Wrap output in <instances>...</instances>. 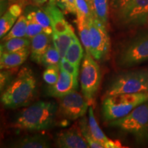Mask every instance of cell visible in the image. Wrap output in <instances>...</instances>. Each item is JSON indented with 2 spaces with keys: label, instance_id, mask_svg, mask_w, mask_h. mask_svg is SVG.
<instances>
[{
  "label": "cell",
  "instance_id": "484cf974",
  "mask_svg": "<svg viewBox=\"0 0 148 148\" xmlns=\"http://www.w3.org/2000/svg\"><path fill=\"white\" fill-rule=\"evenodd\" d=\"M17 19L18 17L14 15L8 10L1 15L0 18V38H2L8 34Z\"/></svg>",
  "mask_w": 148,
  "mask_h": 148
},
{
  "label": "cell",
  "instance_id": "9c48e42d",
  "mask_svg": "<svg viewBox=\"0 0 148 148\" xmlns=\"http://www.w3.org/2000/svg\"><path fill=\"white\" fill-rule=\"evenodd\" d=\"M90 34V55L96 60L104 59L110 52V40L106 26L93 16L88 18Z\"/></svg>",
  "mask_w": 148,
  "mask_h": 148
},
{
  "label": "cell",
  "instance_id": "30bf717a",
  "mask_svg": "<svg viewBox=\"0 0 148 148\" xmlns=\"http://www.w3.org/2000/svg\"><path fill=\"white\" fill-rule=\"evenodd\" d=\"M57 99H58V112L64 119L76 120L82 118L89 108V103L83 94L76 90Z\"/></svg>",
  "mask_w": 148,
  "mask_h": 148
},
{
  "label": "cell",
  "instance_id": "5b68a950",
  "mask_svg": "<svg viewBox=\"0 0 148 148\" xmlns=\"http://www.w3.org/2000/svg\"><path fill=\"white\" fill-rule=\"evenodd\" d=\"M148 61V29L142 31L125 42L116 55V65L130 68Z\"/></svg>",
  "mask_w": 148,
  "mask_h": 148
},
{
  "label": "cell",
  "instance_id": "4fadbf2b",
  "mask_svg": "<svg viewBox=\"0 0 148 148\" xmlns=\"http://www.w3.org/2000/svg\"><path fill=\"white\" fill-rule=\"evenodd\" d=\"M42 9L49 17L53 33L63 34L73 30V27L64 18V12L54 3L48 1L47 4L44 5Z\"/></svg>",
  "mask_w": 148,
  "mask_h": 148
},
{
  "label": "cell",
  "instance_id": "52a82bcc",
  "mask_svg": "<svg viewBox=\"0 0 148 148\" xmlns=\"http://www.w3.org/2000/svg\"><path fill=\"white\" fill-rule=\"evenodd\" d=\"M113 12L116 24L124 28L148 25V0H128Z\"/></svg>",
  "mask_w": 148,
  "mask_h": 148
},
{
  "label": "cell",
  "instance_id": "4dcf8cb0",
  "mask_svg": "<svg viewBox=\"0 0 148 148\" xmlns=\"http://www.w3.org/2000/svg\"><path fill=\"white\" fill-rule=\"evenodd\" d=\"M14 69H2L0 73V90L2 92L12 82Z\"/></svg>",
  "mask_w": 148,
  "mask_h": 148
},
{
  "label": "cell",
  "instance_id": "ac0fdd59",
  "mask_svg": "<svg viewBox=\"0 0 148 148\" xmlns=\"http://www.w3.org/2000/svg\"><path fill=\"white\" fill-rule=\"evenodd\" d=\"M91 16H93L107 27L109 19L110 0H87Z\"/></svg>",
  "mask_w": 148,
  "mask_h": 148
},
{
  "label": "cell",
  "instance_id": "9a60e30c",
  "mask_svg": "<svg viewBox=\"0 0 148 148\" xmlns=\"http://www.w3.org/2000/svg\"><path fill=\"white\" fill-rule=\"evenodd\" d=\"M30 54V47L14 52H3L0 56V68L2 69H16L22 65Z\"/></svg>",
  "mask_w": 148,
  "mask_h": 148
},
{
  "label": "cell",
  "instance_id": "5bb4252c",
  "mask_svg": "<svg viewBox=\"0 0 148 148\" xmlns=\"http://www.w3.org/2000/svg\"><path fill=\"white\" fill-rule=\"evenodd\" d=\"M88 123L92 136L96 140L102 144L105 148H119L123 147L119 140L110 139L103 133L98 124L97 120L95 119L93 108L91 106L88 108Z\"/></svg>",
  "mask_w": 148,
  "mask_h": 148
},
{
  "label": "cell",
  "instance_id": "44dd1931",
  "mask_svg": "<svg viewBox=\"0 0 148 148\" xmlns=\"http://www.w3.org/2000/svg\"><path fill=\"white\" fill-rule=\"evenodd\" d=\"M31 40L25 37L12 38L8 40L1 42V53L14 52L27 47H30Z\"/></svg>",
  "mask_w": 148,
  "mask_h": 148
},
{
  "label": "cell",
  "instance_id": "d6986e66",
  "mask_svg": "<svg viewBox=\"0 0 148 148\" xmlns=\"http://www.w3.org/2000/svg\"><path fill=\"white\" fill-rule=\"evenodd\" d=\"M75 23L77 25L81 42L85 49V52L90 54V34L88 19L86 16L77 14Z\"/></svg>",
  "mask_w": 148,
  "mask_h": 148
},
{
  "label": "cell",
  "instance_id": "d6a6232c",
  "mask_svg": "<svg viewBox=\"0 0 148 148\" xmlns=\"http://www.w3.org/2000/svg\"><path fill=\"white\" fill-rule=\"evenodd\" d=\"M75 4L76 7L77 14H82L86 16L88 19L91 16L90 10L87 0H75Z\"/></svg>",
  "mask_w": 148,
  "mask_h": 148
},
{
  "label": "cell",
  "instance_id": "2e32d148",
  "mask_svg": "<svg viewBox=\"0 0 148 148\" xmlns=\"http://www.w3.org/2000/svg\"><path fill=\"white\" fill-rule=\"evenodd\" d=\"M8 146L14 148H48L50 147L51 143L46 135L36 134L12 140Z\"/></svg>",
  "mask_w": 148,
  "mask_h": 148
},
{
  "label": "cell",
  "instance_id": "ba28073f",
  "mask_svg": "<svg viewBox=\"0 0 148 148\" xmlns=\"http://www.w3.org/2000/svg\"><path fill=\"white\" fill-rule=\"evenodd\" d=\"M101 79V74L99 64L91 55L85 53L81 64L79 82L82 93L89 105L93 102Z\"/></svg>",
  "mask_w": 148,
  "mask_h": 148
},
{
  "label": "cell",
  "instance_id": "f1b7e54d",
  "mask_svg": "<svg viewBox=\"0 0 148 148\" xmlns=\"http://www.w3.org/2000/svg\"><path fill=\"white\" fill-rule=\"evenodd\" d=\"M27 17V32L26 36L27 38H32L36 35L40 33L43 32V29L40 25L37 23V21L32 17V16L29 13L26 15Z\"/></svg>",
  "mask_w": 148,
  "mask_h": 148
},
{
  "label": "cell",
  "instance_id": "e575fe53",
  "mask_svg": "<svg viewBox=\"0 0 148 148\" xmlns=\"http://www.w3.org/2000/svg\"><path fill=\"white\" fill-rule=\"evenodd\" d=\"M30 1L36 6H41V5L45 4L46 2H47L49 0H30Z\"/></svg>",
  "mask_w": 148,
  "mask_h": 148
},
{
  "label": "cell",
  "instance_id": "836d02e7",
  "mask_svg": "<svg viewBox=\"0 0 148 148\" xmlns=\"http://www.w3.org/2000/svg\"><path fill=\"white\" fill-rule=\"evenodd\" d=\"M128 0H110V7L112 11H114L123 5Z\"/></svg>",
  "mask_w": 148,
  "mask_h": 148
},
{
  "label": "cell",
  "instance_id": "d4e9b609",
  "mask_svg": "<svg viewBox=\"0 0 148 148\" xmlns=\"http://www.w3.org/2000/svg\"><path fill=\"white\" fill-rule=\"evenodd\" d=\"M60 60L61 57L58 49L53 43H51L42 56L41 64L46 67L52 65H59Z\"/></svg>",
  "mask_w": 148,
  "mask_h": 148
},
{
  "label": "cell",
  "instance_id": "8fae6325",
  "mask_svg": "<svg viewBox=\"0 0 148 148\" xmlns=\"http://www.w3.org/2000/svg\"><path fill=\"white\" fill-rule=\"evenodd\" d=\"M55 143L57 147L60 148L90 147L79 127L76 125L58 133L55 138Z\"/></svg>",
  "mask_w": 148,
  "mask_h": 148
},
{
  "label": "cell",
  "instance_id": "4316f807",
  "mask_svg": "<svg viewBox=\"0 0 148 148\" xmlns=\"http://www.w3.org/2000/svg\"><path fill=\"white\" fill-rule=\"evenodd\" d=\"M79 127L80 128L81 132L83 136L85 138V139L86 140L87 143L89 145L90 147L91 148H105L102 144L99 142H98L97 140H96L95 138H93V136H92L91 133H90L89 127H88V121L86 120V117H82V119L79 120Z\"/></svg>",
  "mask_w": 148,
  "mask_h": 148
},
{
  "label": "cell",
  "instance_id": "3957f363",
  "mask_svg": "<svg viewBox=\"0 0 148 148\" xmlns=\"http://www.w3.org/2000/svg\"><path fill=\"white\" fill-rule=\"evenodd\" d=\"M147 101L148 92L106 96L101 105L103 119L106 122L120 119Z\"/></svg>",
  "mask_w": 148,
  "mask_h": 148
},
{
  "label": "cell",
  "instance_id": "83f0119b",
  "mask_svg": "<svg viewBox=\"0 0 148 148\" xmlns=\"http://www.w3.org/2000/svg\"><path fill=\"white\" fill-rule=\"evenodd\" d=\"M60 75L59 65H52L46 67V69L42 74L43 80L48 85H53L58 81Z\"/></svg>",
  "mask_w": 148,
  "mask_h": 148
},
{
  "label": "cell",
  "instance_id": "7402d4cb",
  "mask_svg": "<svg viewBox=\"0 0 148 148\" xmlns=\"http://www.w3.org/2000/svg\"><path fill=\"white\" fill-rule=\"evenodd\" d=\"M82 42L79 41L78 38L76 36L72 42L71 45L68 48L65 58L70 62L74 65L79 67L81 61L84 58V49L82 47Z\"/></svg>",
  "mask_w": 148,
  "mask_h": 148
},
{
  "label": "cell",
  "instance_id": "1f68e13d",
  "mask_svg": "<svg viewBox=\"0 0 148 148\" xmlns=\"http://www.w3.org/2000/svg\"><path fill=\"white\" fill-rule=\"evenodd\" d=\"M59 67H60V69H63L66 72H68L71 75H73L75 78H78L79 67H77V66L74 65L69 60H66L65 58H61L60 63H59Z\"/></svg>",
  "mask_w": 148,
  "mask_h": 148
},
{
  "label": "cell",
  "instance_id": "cb8c5ba5",
  "mask_svg": "<svg viewBox=\"0 0 148 148\" xmlns=\"http://www.w3.org/2000/svg\"><path fill=\"white\" fill-rule=\"evenodd\" d=\"M27 32V17L26 16L21 14L13 27L11 28L8 34L1 38V42L8 40L12 38H18V37H25L26 36Z\"/></svg>",
  "mask_w": 148,
  "mask_h": 148
},
{
  "label": "cell",
  "instance_id": "7c38bea8",
  "mask_svg": "<svg viewBox=\"0 0 148 148\" xmlns=\"http://www.w3.org/2000/svg\"><path fill=\"white\" fill-rule=\"evenodd\" d=\"M77 87V79L64 70L60 69L58 81L53 85H49L47 88V94L50 97L58 98L76 90Z\"/></svg>",
  "mask_w": 148,
  "mask_h": 148
},
{
  "label": "cell",
  "instance_id": "6da1fadb",
  "mask_svg": "<svg viewBox=\"0 0 148 148\" xmlns=\"http://www.w3.org/2000/svg\"><path fill=\"white\" fill-rule=\"evenodd\" d=\"M36 88L34 73L29 67L23 66L1 92V102L5 108L8 109L28 106L36 96Z\"/></svg>",
  "mask_w": 148,
  "mask_h": 148
},
{
  "label": "cell",
  "instance_id": "f546056e",
  "mask_svg": "<svg viewBox=\"0 0 148 148\" xmlns=\"http://www.w3.org/2000/svg\"><path fill=\"white\" fill-rule=\"evenodd\" d=\"M58 6L64 13H69L76 15L77 10L75 0H49Z\"/></svg>",
  "mask_w": 148,
  "mask_h": 148
},
{
  "label": "cell",
  "instance_id": "ffe728a7",
  "mask_svg": "<svg viewBox=\"0 0 148 148\" xmlns=\"http://www.w3.org/2000/svg\"><path fill=\"white\" fill-rule=\"evenodd\" d=\"M51 37H52L53 45L58 49L61 58H63L65 57L68 48L71 45L74 38L76 37V35L74 32V29H73V30L63 33V34L53 33Z\"/></svg>",
  "mask_w": 148,
  "mask_h": 148
},
{
  "label": "cell",
  "instance_id": "277c9868",
  "mask_svg": "<svg viewBox=\"0 0 148 148\" xmlns=\"http://www.w3.org/2000/svg\"><path fill=\"white\" fill-rule=\"evenodd\" d=\"M109 126L131 134L136 142L144 144L148 142V101L120 119L108 122Z\"/></svg>",
  "mask_w": 148,
  "mask_h": 148
},
{
  "label": "cell",
  "instance_id": "d590c367",
  "mask_svg": "<svg viewBox=\"0 0 148 148\" xmlns=\"http://www.w3.org/2000/svg\"><path fill=\"white\" fill-rule=\"evenodd\" d=\"M6 1H8V2H10V3H19V2H22V1L23 0H6Z\"/></svg>",
  "mask_w": 148,
  "mask_h": 148
},
{
  "label": "cell",
  "instance_id": "e0dca14e",
  "mask_svg": "<svg viewBox=\"0 0 148 148\" xmlns=\"http://www.w3.org/2000/svg\"><path fill=\"white\" fill-rule=\"evenodd\" d=\"M50 36L43 32L30 39V58L36 63H41L42 56L51 44Z\"/></svg>",
  "mask_w": 148,
  "mask_h": 148
},
{
  "label": "cell",
  "instance_id": "7a4b0ae2",
  "mask_svg": "<svg viewBox=\"0 0 148 148\" xmlns=\"http://www.w3.org/2000/svg\"><path fill=\"white\" fill-rule=\"evenodd\" d=\"M56 112H58V108L55 103L36 101L20 111L12 123V126L19 130H45L54 124Z\"/></svg>",
  "mask_w": 148,
  "mask_h": 148
},
{
  "label": "cell",
  "instance_id": "603a6c76",
  "mask_svg": "<svg viewBox=\"0 0 148 148\" xmlns=\"http://www.w3.org/2000/svg\"><path fill=\"white\" fill-rule=\"evenodd\" d=\"M29 14L32 16L39 25L43 29V32L46 34L52 36L53 30L51 26V21L46 12L42 9L38 8H33L28 12Z\"/></svg>",
  "mask_w": 148,
  "mask_h": 148
},
{
  "label": "cell",
  "instance_id": "8992f818",
  "mask_svg": "<svg viewBox=\"0 0 148 148\" xmlns=\"http://www.w3.org/2000/svg\"><path fill=\"white\" fill-rule=\"evenodd\" d=\"M148 92V69L127 71L112 79L105 97L123 93Z\"/></svg>",
  "mask_w": 148,
  "mask_h": 148
}]
</instances>
